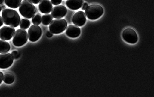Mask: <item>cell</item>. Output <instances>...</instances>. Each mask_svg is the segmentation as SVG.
Instances as JSON below:
<instances>
[{"instance_id":"obj_1","label":"cell","mask_w":154,"mask_h":97,"mask_svg":"<svg viewBox=\"0 0 154 97\" xmlns=\"http://www.w3.org/2000/svg\"><path fill=\"white\" fill-rule=\"evenodd\" d=\"M5 24L13 28L18 27L20 21V18L16 10L11 9H5L2 13Z\"/></svg>"},{"instance_id":"obj_2","label":"cell","mask_w":154,"mask_h":97,"mask_svg":"<svg viewBox=\"0 0 154 97\" xmlns=\"http://www.w3.org/2000/svg\"><path fill=\"white\" fill-rule=\"evenodd\" d=\"M19 10L23 16L29 19L32 18L36 13L35 7L28 0H24L21 3Z\"/></svg>"},{"instance_id":"obj_3","label":"cell","mask_w":154,"mask_h":97,"mask_svg":"<svg viewBox=\"0 0 154 97\" xmlns=\"http://www.w3.org/2000/svg\"><path fill=\"white\" fill-rule=\"evenodd\" d=\"M85 10L87 17L91 20H95L99 18L103 14L104 11L101 5L96 4L88 6Z\"/></svg>"},{"instance_id":"obj_4","label":"cell","mask_w":154,"mask_h":97,"mask_svg":"<svg viewBox=\"0 0 154 97\" xmlns=\"http://www.w3.org/2000/svg\"><path fill=\"white\" fill-rule=\"evenodd\" d=\"M67 26L64 19L57 18L52 21L49 26L50 31L54 34H59L64 31Z\"/></svg>"},{"instance_id":"obj_5","label":"cell","mask_w":154,"mask_h":97,"mask_svg":"<svg viewBox=\"0 0 154 97\" xmlns=\"http://www.w3.org/2000/svg\"><path fill=\"white\" fill-rule=\"evenodd\" d=\"M28 40V35L26 30L19 29L13 35V43L15 46L20 47L26 44Z\"/></svg>"},{"instance_id":"obj_6","label":"cell","mask_w":154,"mask_h":97,"mask_svg":"<svg viewBox=\"0 0 154 97\" xmlns=\"http://www.w3.org/2000/svg\"><path fill=\"white\" fill-rule=\"evenodd\" d=\"M42 33L41 28L38 25H33L30 26L28 31V37L31 41L35 42L41 37Z\"/></svg>"},{"instance_id":"obj_7","label":"cell","mask_w":154,"mask_h":97,"mask_svg":"<svg viewBox=\"0 0 154 97\" xmlns=\"http://www.w3.org/2000/svg\"><path fill=\"white\" fill-rule=\"evenodd\" d=\"M123 39L129 43H135L137 41L138 37L136 32L131 28H127L122 33Z\"/></svg>"},{"instance_id":"obj_8","label":"cell","mask_w":154,"mask_h":97,"mask_svg":"<svg viewBox=\"0 0 154 97\" xmlns=\"http://www.w3.org/2000/svg\"><path fill=\"white\" fill-rule=\"evenodd\" d=\"M14 60L12 54L9 53L0 54V69H7L12 64Z\"/></svg>"},{"instance_id":"obj_9","label":"cell","mask_w":154,"mask_h":97,"mask_svg":"<svg viewBox=\"0 0 154 97\" xmlns=\"http://www.w3.org/2000/svg\"><path fill=\"white\" fill-rule=\"evenodd\" d=\"M15 31V28L11 26H3L0 29V39L9 40L13 37Z\"/></svg>"},{"instance_id":"obj_10","label":"cell","mask_w":154,"mask_h":97,"mask_svg":"<svg viewBox=\"0 0 154 97\" xmlns=\"http://www.w3.org/2000/svg\"><path fill=\"white\" fill-rule=\"evenodd\" d=\"M66 7L63 5L56 6L51 11V15L53 18H62L67 14Z\"/></svg>"},{"instance_id":"obj_11","label":"cell","mask_w":154,"mask_h":97,"mask_svg":"<svg viewBox=\"0 0 154 97\" xmlns=\"http://www.w3.org/2000/svg\"><path fill=\"white\" fill-rule=\"evenodd\" d=\"M86 20V14L83 11H79L73 16L72 21L73 23L79 26H82L85 24Z\"/></svg>"},{"instance_id":"obj_12","label":"cell","mask_w":154,"mask_h":97,"mask_svg":"<svg viewBox=\"0 0 154 97\" xmlns=\"http://www.w3.org/2000/svg\"><path fill=\"white\" fill-rule=\"evenodd\" d=\"M53 7L49 0H41L38 5L40 11L43 14H48L51 12Z\"/></svg>"},{"instance_id":"obj_13","label":"cell","mask_w":154,"mask_h":97,"mask_svg":"<svg viewBox=\"0 0 154 97\" xmlns=\"http://www.w3.org/2000/svg\"><path fill=\"white\" fill-rule=\"evenodd\" d=\"M81 30L79 26L75 25H70L66 30V35L71 38H76L80 35Z\"/></svg>"},{"instance_id":"obj_14","label":"cell","mask_w":154,"mask_h":97,"mask_svg":"<svg viewBox=\"0 0 154 97\" xmlns=\"http://www.w3.org/2000/svg\"><path fill=\"white\" fill-rule=\"evenodd\" d=\"M83 3V0H67L66 5L69 8L75 10L80 9Z\"/></svg>"},{"instance_id":"obj_15","label":"cell","mask_w":154,"mask_h":97,"mask_svg":"<svg viewBox=\"0 0 154 97\" xmlns=\"http://www.w3.org/2000/svg\"><path fill=\"white\" fill-rule=\"evenodd\" d=\"M5 4L8 7L13 9L18 8L22 0H4Z\"/></svg>"},{"instance_id":"obj_16","label":"cell","mask_w":154,"mask_h":97,"mask_svg":"<svg viewBox=\"0 0 154 97\" xmlns=\"http://www.w3.org/2000/svg\"><path fill=\"white\" fill-rule=\"evenodd\" d=\"M10 48V45L8 43L3 40H0V53L8 52Z\"/></svg>"},{"instance_id":"obj_17","label":"cell","mask_w":154,"mask_h":97,"mask_svg":"<svg viewBox=\"0 0 154 97\" xmlns=\"http://www.w3.org/2000/svg\"><path fill=\"white\" fill-rule=\"evenodd\" d=\"M3 80L5 83L11 84L14 82L15 80L14 76L12 74L7 73L4 76Z\"/></svg>"},{"instance_id":"obj_18","label":"cell","mask_w":154,"mask_h":97,"mask_svg":"<svg viewBox=\"0 0 154 97\" xmlns=\"http://www.w3.org/2000/svg\"><path fill=\"white\" fill-rule=\"evenodd\" d=\"M53 19V17L51 14H47L42 16V23L45 25H48Z\"/></svg>"},{"instance_id":"obj_19","label":"cell","mask_w":154,"mask_h":97,"mask_svg":"<svg viewBox=\"0 0 154 97\" xmlns=\"http://www.w3.org/2000/svg\"><path fill=\"white\" fill-rule=\"evenodd\" d=\"M20 23V28L24 30L28 29L30 25V21L26 19H22Z\"/></svg>"},{"instance_id":"obj_20","label":"cell","mask_w":154,"mask_h":97,"mask_svg":"<svg viewBox=\"0 0 154 97\" xmlns=\"http://www.w3.org/2000/svg\"><path fill=\"white\" fill-rule=\"evenodd\" d=\"M32 22L34 25H39L42 22V17L40 14H37L32 17Z\"/></svg>"},{"instance_id":"obj_21","label":"cell","mask_w":154,"mask_h":97,"mask_svg":"<svg viewBox=\"0 0 154 97\" xmlns=\"http://www.w3.org/2000/svg\"><path fill=\"white\" fill-rule=\"evenodd\" d=\"M11 54H12L13 58H14L15 59H17L20 57L19 53L17 51H13L12 53H11Z\"/></svg>"},{"instance_id":"obj_22","label":"cell","mask_w":154,"mask_h":97,"mask_svg":"<svg viewBox=\"0 0 154 97\" xmlns=\"http://www.w3.org/2000/svg\"><path fill=\"white\" fill-rule=\"evenodd\" d=\"M51 1L53 5H57L60 4L62 2V0H51Z\"/></svg>"},{"instance_id":"obj_23","label":"cell","mask_w":154,"mask_h":97,"mask_svg":"<svg viewBox=\"0 0 154 97\" xmlns=\"http://www.w3.org/2000/svg\"><path fill=\"white\" fill-rule=\"evenodd\" d=\"M28 1L31 2L32 3L34 4H38L41 0H28Z\"/></svg>"},{"instance_id":"obj_24","label":"cell","mask_w":154,"mask_h":97,"mask_svg":"<svg viewBox=\"0 0 154 97\" xmlns=\"http://www.w3.org/2000/svg\"><path fill=\"white\" fill-rule=\"evenodd\" d=\"M88 6V4L87 3H84L82 5V10H85L86 7Z\"/></svg>"},{"instance_id":"obj_25","label":"cell","mask_w":154,"mask_h":97,"mask_svg":"<svg viewBox=\"0 0 154 97\" xmlns=\"http://www.w3.org/2000/svg\"><path fill=\"white\" fill-rule=\"evenodd\" d=\"M46 35L48 38H51L53 37V34L51 31H48L46 33Z\"/></svg>"},{"instance_id":"obj_26","label":"cell","mask_w":154,"mask_h":97,"mask_svg":"<svg viewBox=\"0 0 154 97\" xmlns=\"http://www.w3.org/2000/svg\"><path fill=\"white\" fill-rule=\"evenodd\" d=\"M3 74L2 72L0 71V84H1L3 80Z\"/></svg>"},{"instance_id":"obj_27","label":"cell","mask_w":154,"mask_h":97,"mask_svg":"<svg viewBox=\"0 0 154 97\" xmlns=\"http://www.w3.org/2000/svg\"><path fill=\"white\" fill-rule=\"evenodd\" d=\"M3 21L2 17L0 16V27L3 25Z\"/></svg>"},{"instance_id":"obj_28","label":"cell","mask_w":154,"mask_h":97,"mask_svg":"<svg viewBox=\"0 0 154 97\" xmlns=\"http://www.w3.org/2000/svg\"><path fill=\"white\" fill-rule=\"evenodd\" d=\"M2 9H3V10H4V9H6V7H5V5H3L1 7Z\"/></svg>"},{"instance_id":"obj_29","label":"cell","mask_w":154,"mask_h":97,"mask_svg":"<svg viewBox=\"0 0 154 97\" xmlns=\"http://www.w3.org/2000/svg\"><path fill=\"white\" fill-rule=\"evenodd\" d=\"M4 0H0V4H2L3 3Z\"/></svg>"},{"instance_id":"obj_30","label":"cell","mask_w":154,"mask_h":97,"mask_svg":"<svg viewBox=\"0 0 154 97\" xmlns=\"http://www.w3.org/2000/svg\"><path fill=\"white\" fill-rule=\"evenodd\" d=\"M2 10V9L1 7V6H0V12H1Z\"/></svg>"}]
</instances>
